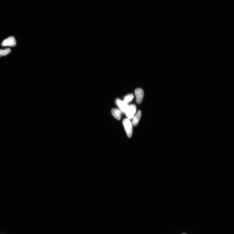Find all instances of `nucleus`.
Listing matches in <instances>:
<instances>
[{"instance_id": "39448f33", "label": "nucleus", "mask_w": 234, "mask_h": 234, "mask_svg": "<svg viewBox=\"0 0 234 234\" xmlns=\"http://www.w3.org/2000/svg\"><path fill=\"white\" fill-rule=\"evenodd\" d=\"M116 103L120 109L121 111L123 112H125L129 106L127 104L124 102V101L118 99L116 100Z\"/></svg>"}, {"instance_id": "f03ea898", "label": "nucleus", "mask_w": 234, "mask_h": 234, "mask_svg": "<svg viewBox=\"0 0 234 234\" xmlns=\"http://www.w3.org/2000/svg\"><path fill=\"white\" fill-rule=\"evenodd\" d=\"M136 110V107L135 105L132 104L129 106L125 112L127 116L129 119H131L133 118Z\"/></svg>"}, {"instance_id": "423d86ee", "label": "nucleus", "mask_w": 234, "mask_h": 234, "mask_svg": "<svg viewBox=\"0 0 234 234\" xmlns=\"http://www.w3.org/2000/svg\"><path fill=\"white\" fill-rule=\"evenodd\" d=\"M111 113L112 116L117 120H120L122 118V112L119 109H112Z\"/></svg>"}, {"instance_id": "f257e3e1", "label": "nucleus", "mask_w": 234, "mask_h": 234, "mask_svg": "<svg viewBox=\"0 0 234 234\" xmlns=\"http://www.w3.org/2000/svg\"><path fill=\"white\" fill-rule=\"evenodd\" d=\"M123 124L128 137L131 138L132 134V124L130 120L128 119L123 121Z\"/></svg>"}, {"instance_id": "0eeeda50", "label": "nucleus", "mask_w": 234, "mask_h": 234, "mask_svg": "<svg viewBox=\"0 0 234 234\" xmlns=\"http://www.w3.org/2000/svg\"><path fill=\"white\" fill-rule=\"evenodd\" d=\"M141 116V112L139 110L134 116L132 121V124L134 126H136L138 124Z\"/></svg>"}, {"instance_id": "20e7f679", "label": "nucleus", "mask_w": 234, "mask_h": 234, "mask_svg": "<svg viewBox=\"0 0 234 234\" xmlns=\"http://www.w3.org/2000/svg\"><path fill=\"white\" fill-rule=\"evenodd\" d=\"M136 97V101L138 104L141 103L143 100L144 95V92L142 88H136L135 92Z\"/></svg>"}, {"instance_id": "7ed1b4c3", "label": "nucleus", "mask_w": 234, "mask_h": 234, "mask_svg": "<svg viewBox=\"0 0 234 234\" xmlns=\"http://www.w3.org/2000/svg\"><path fill=\"white\" fill-rule=\"evenodd\" d=\"M16 42L14 37H10L5 39L2 43V45L3 46H14L16 45Z\"/></svg>"}, {"instance_id": "6e6552de", "label": "nucleus", "mask_w": 234, "mask_h": 234, "mask_svg": "<svg viewBox=\"0 0 234 234\" xmlns=\"http://www.w3.org/2000/svg\"><path fill=\"white\" fill-rule=\"evenodd\" d=\"M11 50L9 48H7L4 50H0V57L6 56L9 54Z\"/></svg>"}, {"instance_id": "9d476101", "label": "nucleus", "mask_w": 234, "mask_h": 234, "mask_svg": "<svg viewBox=\"0 0 234 234\" xmlns=\"http://www.w3.org/2000/svg\"><path fill=\"white\" fill-rule=\"evenodd\" d=\"M186 234V233H183V234Z\"/></svg>"}, {"instance_id": "1a4fd4ad", "label": "nucleus", "mask_w": 234, "mask_h": 234, "mask_svg": "<svg viewBox=\"0 0 234 234\" xmlns=\"http://www.w3.org/2000/svg\"><path fill=\"white\" fill-rule=\"evenodd\" d=\"M134 98V96L133 94H128L124 97V102L128 104V103L130 102V101L133 99Z\"/></svg>"}]
</instances>
